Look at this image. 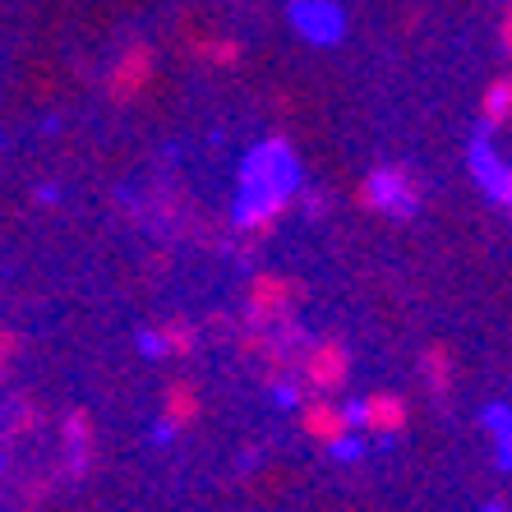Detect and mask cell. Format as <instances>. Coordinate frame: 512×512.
Segmentation results:
<instances>
[{
  "label": "cell",
  "instance_id": "6da1fadb",
  "mask_svg": "<svg viewBox=\"0 0 512 512\" xmlns=\"http://www.w3.org/2000/svg\"><path fill=\"white\" fill-rule=\"evenodd\" d=\"M300 185L296 157L286 153V143H263L259 153L245 157L240 171V199H236V222L240 227H259L282 208Z\"/></svg>",
  "mask_w": 512,
  "mask_h": 512
},
{
  "label": "cell",
  "instance_id": "7a4b0ae2",
  "mask_svg": "<svg viewBox=\"0 0 512 512\" xmlns=\"http://www.w3.org/2000/svg\"><path fill=\"white\" fill-rule=\"evenodd\" d=\"M286 19H291V28H296L305 42H314V47H333L346 33V14L333 0H291Z\"/></svg>",
  "mask_w": 512,
  "mask_h": 512
},
{
  "label": "cell",
  "instance_id": "3957f363",
  "mask_svg": "<svg viewBox=\"0 0 512 512\" xmlns=\"http://www.w3.org/2000/svg\"><path fill=\"white\" fill-rule=\"evenodd\" d=\"M471 176L480 180V190H485L489 199H499V203H508L512 208V167L494 153V148H489L485 134L471 139Z\"/></svg>",
  "mask_w": 512,
  "mask_h": 512
},
{
  "label": "cell",
  "instance_id": "277c9868",
  "mask_svg": "<svg viewBox=\"0 0 512 512\" xmlns=\"http://www.w3.org/2000/svg\"><path fill=\"white\" fill-rule=\"evenodd\" d=\"M365 194H370V203L388 217H411L416 213V190H411V180H406L402 171H374L370 185H365Z\"/></svg>",
  "mask_w": 512,
  "mask_h": 512
},
{
  "label": "cell",
  "instance_id": "5b68a950",
  "mask_svg": "<svg viewBox=\"0 0 512 512\" xmlns=\"http://www.w3.org/2000/svg\"><path fill=\"white\" fill-rule=\"evenodd\" d=\"M485 429L494 434L499 466L503 471H512V406H485Z\"/></svg>",
  "mask_w": 512,
  "mask_h": 512
},
{
  "label": "cell",
  "instance_id": "8992f818",
  "mask_svg": "<svg viewBox=\"0 0 512 512\" xmlns=\"http://www.w3.org/2000/svg\"><path fill=\"white\" fill-rule=\"evenodd\" d=\"M328 457L333 462H360L365 457V439L360 434H337V439H328Z\"/></svg>",
  "mask_w": 512,
  "mask_h": 512
},
{
  "label": "cell",
  "instance_id": "52a82bcc",
  "mask_svg": "<svg viewBox=\"0 0 512 512\" xmlns=\"http://www.w3.org/2000/svg\"><path fill=\"white\" fill-rule=\"evenodd\" d=\"M508 107H512V84H499L494 93L485 97V116L489 120H503V116H508Z\"/></svg>",
  "mask_w": 512,
  "mask_h": 512
},
{
  "label": "cell",
  "instance_id": "ba28073f",
  "mask_svg": "<svg viewBox=\"0 0 512 512\" xmlns=\"http://www.w3.org/2000/svg\"><path fill=\"white\" fill-rule=\"evenodd\" d=\"M370 416H374V411L365 402H346L342 406V425H351V429H365V425H370Z\"/></svg>",
  "mask_w": 512,
  "mask_h": 512
},
{
  "label": "cell",
  "instance_id": "9c48e42d",
  "mask_svg": "<svg viewBox=\"0 0 512 512\" xmlns=\"http://www.w3.org/2000/svg\"><path fill=\"white\" fill-rule=\"evenodd\" d=\"M139 346L148 351V356H162V351H167V342H162L157 333H143V337H139Z\"/></svg>",
  "mask_w": 512,
  "mask_h": 512
},
{
  "label": "cell",
  "instance_id": "30bf717a",
  "mask_svg": "<svg viewBox=\"0 0 512 512\" xmlns=\"http://www.w3.org/2000/svg\"><path fill=\"white\" fill-rule=\"evenodd\" d=\"M273 402H277V406H296V388H277Z\"/></svg>",
  "mask_w": 512,
  "mask_h": 512
},
{
  "label": "cell",
  "instance_id": "8fae6325",
  "mask_svg": "<svg viewBox=\"0 0 512 512\" xmlns=\"http://www.w3.org/2000/svg\"><path fill=\"white\" fill-rule=\"evenodd\" d=\"M171 434H176V425H157L153 429V443H171Z\"/></svg>",
  "mask_w": 512,
  "mask_h": 512
},
{
  "label": "cell",
  "instance_id": "7c38bea8",
  "mask_svg": "<svg viewBox=\"0 0 512 512\" xmlns=\"http://www.w3.org/2000/svg\"><path fill=\"white\" fill-rule=\"evenodd\" d=\"M480 512H508V508H503V503H485V508H480Z\"/></svg>",
  "mask_w": 512,
  "mask_h": 512
}]
</instances>
